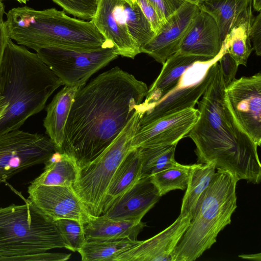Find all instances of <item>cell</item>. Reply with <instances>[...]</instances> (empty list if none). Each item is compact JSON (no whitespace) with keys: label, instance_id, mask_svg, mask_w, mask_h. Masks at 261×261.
Instances as JSON below:
<instances>
[{"label":"cell","instance_id":"6da1fadb","mask_svg":"<svg viewBox=\"0 0 261 261\" xmlns=\"http://www.w3.org/2000/svg\"><path fill=\"white\" fill-rule=\"evenodd\" d=\"M148 89L118 67L81 87L71 107L60 152L72 158L79 169L93 162L127 124Z\"/></svg>","mask_w":261,"mask_h":261},{"label":"cell","instance_id":"7a4b0ae2","mask_svg":"<svg viewBox=\"0 0 261 261\" xmlns=\"http://www.w3.org/2000/svg\"><path fill=\"white\" fill-rule=\"evenodd\" d=\"M225 85L218 63L213 78L199 100V118L187 137L194 143L197 163H214L238 181L259 184L257 146L238 125L224 101Z\"/></svg>","mask_w":261,"mask_h":261},{"label":"cell","instance_id":"3957f363","mask_svg":"<svg viewBox=\"0 0 261 261\" xmlns=\"http://www.w3.org/2000/svg\"><path fill=\"white\" fill-rule=\"evenodd\" d=\"M62 85L37 53L9 38L0 64V93L8 105L0 120V135L19 129L40 112Z\"/></svg>","mask_w":261,"mask_h":261},{"label":"cell","instance_id":"277c9868","mask_svg":"<svg viewBox=\"0 0 261 261\" xmlns=\"http://www.w3.org/2000/svg\"><path fill=\"white\" fill-rule=\"evenodd\" d=\"M5 21L9 38L36 51L47 47L93 50L113 44L93 21L71 17L55 8H14Z\"/></svg>","mask_w":261,"mask_h":261},{"label":"cell","instance_id":"5b68a950","mask_svg":"<svg viewBox=\"0 0 261 261\" xmlns=\"http://www.w3.org/2000/svg\"><path fill=\"white\" fill-rule=\"evenodd\" d=\"M238 181L231 173L217 170L173 252L172 261H194L216 242L219 233L230 223L237 207Z\"/></svg>","mask_w":261,"mask_h":261},{"label":"cell","instance_id":"8992f818","mask_svg":"<svg viewBox=\"0 0 261 261\" xmlns=\"http://www.w3.org/2000/svg\"><path fill=\"white\" fill-rule=\"evenodd\" d=\"M56 248L67 249L58 228L28 200L0 207V260Z\"/></svg>","mask_w":261,"mask_h":261},{"label":"cell","instance_id":"52a82bcc","mask_svg":"<svg viewBox=\"0 0 261 261\" xmlns=\"http://www.w3.org/2000/svg\"><path fill=\"white\" fill-rule=\"evenodd\" d=\"M141 115L136 110L122 131L95 160L79 170L72 188L88 213L93 218L102 214L105 196L118 166L132 150L133 139Z\"/></svg>","mask_w":261,"mask_h":261},{"label":"cell","instance_id":"ba28073f","mask_svg":"<svg viewBox=\"0 0 261 261\" xmlns=\"http://www.w3.org/2000/svg\"><path fill=\"white\" fill-rule=\"evenodd\" d=\"M197 61L191 65L182 75L177 85L158 101L136 110L141 115L140 126L160 117L181 110L195 108V106L211 82L218 59Z\"/></svg>","mask_w":261,"mask_h":261},{"label":"cell","instance_id":"9c48e42d","mask_svg":"<svg viewBox=\"0 0 261 261\" xmlns=\"http://www.w3.org/2000/svg\"><path fill=\"white\" fill-rule=\"evenodd\" d=\"M36 53L67 86L86 84L93 74L119 56L114 44L93 50L47 47Z\"/></svg>","mask_w":261,"mask_h":261},{"label":"cell","instance_id":"30bf717a","mask_svg":"<svg viewBox=\"0 0 261 261\" xmlns=\"http://www.w3.org/2000/svg\"><path fill=\"white\" fill-rule=\"evenodd\" d=\"M57 151L47 136L19 129L0 135V184L32 166L44 164Z\"/></svg>","mask_w":261,"mask_h":261},{"label":"cell","instance_id":"8fae6325","mask_svg":"<svg viewBox=\"0 0 261 261\" xmlns=\"http://www.w3.org/2000/svg\"><path fill=\"white\" fill-rule=\"evenodd\" d=\"M224 101L238 125L260 146V72L235 79L225 87Z\"/></svg>","mask_w":261,"mask_h":261},{"label":"cell","instance_id":"7c38bea8","mask_svg":"<svg viewBox=\"0 0 261 261\" xmlns=\"http://www.w3.org/2000/svg\"><path fill=\"white\" fill-rule=\"evenodd\" d=\"M28 200L48 219L79 221L84 224L92 219L72 186L41 185L28 191Z\"/></svg>","mask_w":261,"mask_h":261},{"label":"cell","instance_id":"4fadbf2b","mask_svg":"<svg viewBox=\"0 0 261 261\" xmlns=\"http://www.w3.org/2000/svg\"><path fill=\"white\" fill-rule=\"evenodd\" d=\"M199 115L198 109L189 108L139 126L132 142V149L140 147L177 144L181 139L187 137Z\"/></svg>","mask_w":261,"mask_h":261},{"label":"cell","instance_id":"5bb4252c","mask_svg":"<svg viewBox=\"0 0 261 261\" xmlns=\"http://www.w3.org/2000/svg\"><path fill=\"white\" fill-rule=\"evenodd\" d=\"M199 10L198 5L186 1L165 20L158 32L144 47L142 53L147 54L163 64L178 51L189 25Z\"/></svg>","mask_w":261,"mask_h":261},{"label":"cell","instance_id":"9a60e30c","mask_svg":"<svg viewBox=\"0 0 261 261\" xmlns=\"http://www.w3.org/2000/svg\"><path fill=\"white\" fill-rule=\"evenodd\" d=\"M191 219L180 213L169 227L119 255L115 261H172V253Z\"/></svg>","mask_w":261,"mask_h":261},{"label":"cell","instance_id":"2e32d148","mask_svg":"<svg viewBox=\"0 0 261 261\" xmlns=\"http://www.w3.org/2000/svg\"><path fill=\"white\" fill-rule=\"evenodd\" d=\"M223 45L215 18L200 8L189 25L178 51L187 55L215 59L221 53Z\"/></svg>","mask_w":261,"mask_h":261},{"label":"cell","instance_id":"e0dca14e","mask_svg":"<svg viewBox=\"0 0 261 261\" xmlns=\"http://www.w3.org/2000/svg\"><path fill=\"white\" fill-rule=\"evenodd\" d=\"M161 197L150 176L141 177L101 216L110 219L140 222Z\"/></svg>","mask_w":261,"mask_h":261},{"label":"cell","instance_id":"ac0fdd59","mask_svg":"<svg viewBox=\"0 0 261 261\" xmlns=\"http://www.w3.org/2000/svg\"><path fill=\"white\" fill-rule=\"evenodd\" d=\"M91 20L105 37L114 44L119 55L133 59L141 53L128 30L114 15L112 0H99Z\"/></svg>","mask_w":261,"mask_h":261},{"label":"cell","instance_id":"d6986e66","mask_svg":"<svg viewBox=\"0 0 261 261\" xmlns=\"http://www.w3.org/2000/svg\"><path fill=\"white\" fill-rule=\"evenodd\" d=\"M211 59H213L175 53L163 64L160 73L138 107L143 108L160 100L177 85L187 69L195 62Z\"/></svg>","mask_w":261,"mask_h":261},{"label":"cell","instance_id":"ffe728a7","mask_svg":"<svg viewBox=\"0 0 261 261\" xmlns=\"http://www.w3.org/2000/svg\"><path fill=\"white\" fill-rule=\"evenodd\" d=\"M84 85H65L47 106L43 126L47 136L61 152L65 125L77 91Z\"/></svg>","mask_w":261,"mask_h":261},{"label":"cell","instance_id":"44dd1931","mask_svg":"<svg viewBox=\"0 0 261 261\" xmlns=\"http://www.w3.org/2000/svg\"><path fill=\"white\" fill-rule=\"evenodd\" d=\"M215 19L223 42L231 30L252 19V0H207L198 4Z\"/></svg>","mask_w":261,"mask_h":261},{"label":"cell","instance_id":"7402d4cb","mask_svg":"<svg viewBox=\"0 0 261 261\" xmlns=\"http://www.w3.org/2000/svg\"><path fill=\"white\" fill-rule=\"evenodd\" d=\"M142 166L139 148L133 149L120 163L111 179L105 196L102 214L141 178Z\"/></svg>","mask_w":261,"mask_h":261},{"label":"cell","instance_id":"603a6c76","mask_svg":"<svg viewBox=\"0 0 261 261\" xmlns=\"http://www.w3.org/2000/svg\"><path fill=\"white\" fill-rule=\"evenodd\" d=\"M44 164V171L31 182L28 191L41 185L72 186L77 179L79 167L64 152L56 151Z\"/></svg>","mask_w":261,"mask_h":261},{"label":"cell","instance_id":"cb8c5ba5","mask_svg":"<svg viewBox=\"0 0 261 261\" xmlns=\"http://www.w3.org/2000/svg\"><path fill=\"white\" fill-rule=\"evenodd\" d=\"M146 226L140 222L114 220L101 215L95 217L84 225L86 241L137 240L138 236Z\"/></svg>","mask_w":261,"mask_h":261},{"label":"cell","instance_id":"d4e9b609","mask_svg":"<svg viewBox=\"0 0 261 261\" xmlns=\"http://www.w3.org/2000/svg\"><path fill=\"white\" fill-rule=\"evenodd\" d=\"M114 15L129 31L141 53L145 45L155 36L150 23L137 2L130 5L124 0H112Z\"/></svg>","mask_w":261,"mask_h":261},{"label":"cell","instance_id":"484cf974","mask_svg":"<svg viewBox=\"0 0 261 261\" xmlns=\"http://www.w3.org/2000/svg\"><path fill=\"white\" fill-rule=\"evenodd\" d=\"M214 163H198L190 165L189 181L182 200L180 213L191 220L198 202L208 186L216 171Z\"/></svg>","mask_w":261,"mask_h":261},{"label":"cell","instance_id":"4316f807","mask_svg":"<svg viewBox=\"0 0 261 261\" xmlns=\"http://www.w3.org/2000/svg\"><path fill=\"white\" fill-rule=\"evenodd\" d=\"M140 242L130 239L86 241L77 252L83 261H115L119 255Z\"/></svg>","mask_w":261,"mask_h":261},{"label":"cell","instance_id":"83f0119b","mask_svg":"<svg viewBox=\"0 0 261 261\" xmlns=\"http://www.w3.org/2000/svg\"><path fill=\"white\" fill-rule=\"evenodd\" d=\"M253 19L234 27L223 41L225 51L229 54L238 66L246 65L253 50L249 35Z\"/></svg>","mask_w":261,"mask_h":261},{"label":"cell","instance_id":"f1b7e54d","mask_svg":"<svg viewBox=\"0 0 261 261\" xmlns=\"http://www.w3.org/2000/svg\"><path fill=\"white\" fill-rule=\"evenodd\" d=\"M176 145L139 147L142 162L141 177L150 176L174 164Z\"/></svg>","mask_w":261,"mask_h":261},{"label":"cell","instance_id":"f546056e","mask_svg":"<svg viewBox=\"0 0 261 261\" xmlns=\"http://www.w3.org/2000/svg\"><path fill=\"white\" fill-rule=\"evenodd\" d=\"M190 165L177 162L171 166L150 176L152 182L162 196L170 191L186 190L188 185Z\"/></svg>","mask_w":261,"mask_h":261},{"label":"cell","instance_id":"4dcf8cb0","mask_svg":"<svg viewBox=\"0 0 261 261\" xmlns=\"http://www.w3.org/2000/svg\"><path fill=\"white\" fill-rule=\"evenodd\" d=\"M54 222L66 244L67 249L77 252L86 242L84 224L70 219H61Z\"/></svg>","mask_w":261,"mask_h":261},{"label":"cell","instance_id":"1f68e13d","mask_svg":"<svg viewBox=\"0 0 261 261\" xmlns=\"http://www.w3.org/2000/svg\"><path fill=\"white\" fill-rule=\"evenodd\" d=\"M66 12L84 20L94 16L99 0H52Z\"/></svg>","mask_w":261,"mask_h":261},{"label":"cell","instance_id":"d6a6232c","mask_svg":"<svg viewBox=\"0 0 261 261\" xmlns=\"http://www.w3.org/2000/svg\"><path fill=\"white\" fill-rule=\"evenodd\" d=\"M218 63L225 86L226 87L236 79L235 76L239 66L225 49L218 59Z\"/></svg>","mask_w":261,"mask_h":261},{"label":"cell","instance_id":"836d02e7","mask_svg":"<svg viewBox=\"0 0 261 261\" xmlns=\"http://www.w3.org/2000/svg\"><path fill=\"white\" fill-rule=\"evenodd\" d=\"M136 2L155 35L165 21L162 19L155 8L148 0H136Z\"/></svg>","mask_w":261,"mask_h":261},{"label":"cell","instance_id":"e575fe53","mask_svg":"<svg viewBox=\"0 0 261 261\" xmlns=\"http://www.w3.org/2000/svg\"><path fill=\"white\" fill-rule=\"evenodd\" d=\"M155 8L162 20L165 21L186 2L184 0H148Z\"/></svg>","mask_w":261,"mask_h":261},{"label":"cell","instance_id":"d590c367","mask_svg":"<svg viewBox=\"0 0 261 261\" xmlns=\"http://www.w3.org/2000/svg\"><path fill=\"white\" fill-rule=\"evenodd\" d=\"M71 253H50L45 252L34 254L25 255L8 258L6 261L15 260H40V261H64L69 259Z\"/></svg>","mask_w":261,"mask_h":261},{"label":"cell","instance_id":"8d00e7d4","mask_svg":"<svg viewBox=\"0 0 261 261\" xmlns=\"http://www.w3.org/2000/svg\"><path fill=\"white\" fill-rule=\"evenodd\" d=\"M250 38L253 43L252 48L257 56L261 55V13L253 17L250 29Z\"/></svg>","mask_w":261,"mask_h":261},{"label":"cell","instance_id":"74e56055","mask_svg":"<svg viewBox=\"0 0 261 261\" xmlns=\"http://www.w3.org/2000/svg\"><path fill=\"white\" fill-rule=\"evenodd\" d=\"M9 38L6 23L4 21L0 23V64Z\"/></svg>","mask_w":261,"mask_h":261},{"label":"cell","instance_id":"f35d334b","mask_svg":"<svg viewBox=\"0 0 261 261\" xmlns=\"http://www.w3.org/2000/svg\"><path fill=\"white\" fill-rule=\"evenodd\" d=\"M8 103L0 93V120L3 118L8 108Z\"/></svg>","mask_w":261,"mask_h":261},{"label":"cell","instance_id":"ab89813d","mask_svg":"<svg viewBox=\"0 0 261 261\" xmlns=\"http://www.w3.org/2000/svg\"><path fill=\"white\" fill-rule=\"evenodd\" d=\"M259 254V253L255 254H251V255H242L240 256V257L243 258L260 260V256L257 257V255Z\"/></svg>","mask_w":261,"mask_h":261},{"label":"cell","instance_id":"60d3db41","mask_svg":"<svg viewBox=\"0 0 261 261\" xmlns=\"http://www.w3.org/2000/svg\"><path fill=\"white\" fill-rule=\"evenodd\" d=\"M252 5L254 9L259 12L261 9V0H252Z\"/></svg>","mask_w":261,"mask_h":261},{"label":"cell","instance_id":"b9f144b4","mask_svg":"<svg viewBox=\"0 0 261 261\" xmlns=\"http://www.w3.org/2000/svg\"><path fill=\"white\" fill-rule=\"evenodd\" d=\"M5 12L4 4L0 0V23L4 21L3 16Z\"/></svg>","mask_w":261,"mask_h":261},{"label":"cell","instance_id":"7bdbcfd3","mask_svg":"<svg viewBox=\"0 0 261 261\" xmlns=\"http://www.w3.org/2000/svg\"><path fill=\"white\" fill-rule=\"evenodd\" d=\"M184 1L198 5L201 2H204V1H206L207 0H184Z\"/></svg>","mask_w":261,"mask_h":261},{"label":"cell","instance_id":"ee69618b","mask_svg":"<svg viewBox=\"0 0 261 261\" xmlns=\"http://www.w3.org/2000/svg\"><path fill=\"white\" fill-rule=\"evenodd\" d=\"M125 2L129 3L130 5H132L133 4L136 2V0H124Z\"/></svg>","mask_w":261,"mask_h":261},{"label":"cell","instance_id":"f6af8a7d","mask_svg":"<svg viewBox=\"0 0 261 261\" xmlns=\"http://www.w3.org/2000/svg\"><path fill=\"white\" fill-rule=\"evenodd\" d=\"M1 1H3V0H1ZM17 2H18L20 4H26L27 2L29 1V0H15Z\"/></svg>","mask_w":261,"mask_h":261}]
</instances>
